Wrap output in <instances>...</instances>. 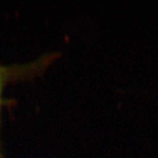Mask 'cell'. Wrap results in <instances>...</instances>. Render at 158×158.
I'll return each mask as SVG.
<instances>
[{
    "label": "cell",
    "instance_id": "obj_1",
    "mask_svg": "<svg viewBox=\"0 0 158 158\" xmlns=\"http://www.w3.org/2000/svg\"><path fill=\"white\" fill-rule=\"evenodd\" d=\"M2 86H3V75L0 70V104H1V91H2Z\"/></svg>",
    "mask_w": 158,
    "mask_h": 158
}]
</instances>
